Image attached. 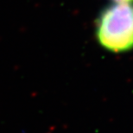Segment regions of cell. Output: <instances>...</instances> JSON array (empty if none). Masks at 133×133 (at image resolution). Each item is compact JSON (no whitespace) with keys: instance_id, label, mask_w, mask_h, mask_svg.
<instances>
[{"instance_id":"6da1fadb","label":"cell","mask_w":133,"mask_h":133,"mask_svg":"<svg viewBox=\"0 0 133 133\" xmlns=\"http://www.w3.org/2000/svg\"><path fill=\"white\" fill-rule=\"evenodd\" d=\"M96 39L104 49L125 53L133 49V4L118 3L106 7L96 21Z\"/></svg>"},{"instance_id":"7a4b0ae2","label":"cell","mask_w":133,"mask_h":133,"mask_svg":"<svg viewBox=\"0 0 133 133\" xmlns=\"http://www.w3.org/2000/svg\"><path fill=\"white\" fill-rule=\"evenodd\" d=\"M113 2H118V3H131L133 0H112Z\"/></svg>"}]
</instances>
